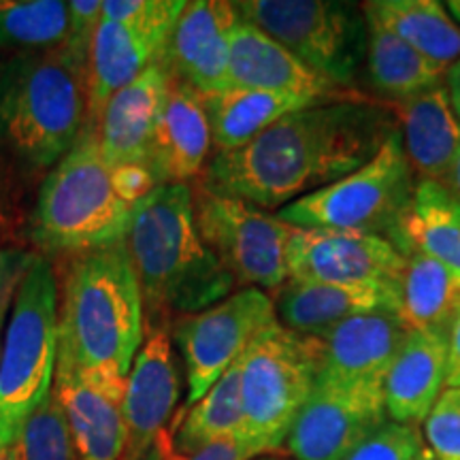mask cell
Here are the masks:
<instances>
[{
	"mask_svg": "<svg viewBox=\"0 0 460 460\" xmlns=\"http://www.w3.org/2000/svg\"><path fill=\"white\" fill-rule=\"evenodd\" d=\"M149 460H158V458H156V452H154V454H152V456H149Z\"/></svg>",
	"mask_w": 460,
	"mask_h": 460,
	"instance_id": "45",
	"label": "cell"
},
{
	"mask_svg": "<svg viewBox=\"0 0 460 460\" xmlns=\"http://www.w3.org/2000/svg\"><path fill=\"white\" fill-rule=\"evenodd\" d=\"M441 186H446L454 194V197L460 199V149H458L456 158H454L450 171H447L446 180L441 181Z\"/></svg>",
	"mask_w": 460,
	"mask_h": 460,
	"instance_id": "41",
	"label": "cell"
},
{
	"mask_svg": "<svg viewBox=\"0 0 460 460\" xmlns=\"http://www.w3.org/2000/svg\"><path fill=\"white\" fill-rule=\"evenodd\" d=\"M275 320L273 298L258 288H243L203 312L177 318L171 335L186 365L188 405L203 399L252 339Z\"/></svg>",
	"mask_w": 460,
	"mask_h": 460,
	"instance_id": "11",
	"label": "cell"
},
{
	"mask_svg": "<svg viewBox=\"0 0 460 460\" xmlns=\"http://www.w3.org/2000/svg\"><path fill=\"white\" fill-rule=\"evenodd\" d=\"M401 252H422L460 273V199L437 181H418Z\"/></svg>",
	"mask_w": 460,
	"mask_h": 460,
	"instance_id": "30",
	"label": "cell"
},
{
	"mask_svg": "<svg viewBox=\"0 0 460 460\" xmlns=\"http://www.w3.org/2000/svg\"><path fill=\"white\" fill-rule=\"evenodd\" d=\"M102 22V0H68V34L65 48L88 62L92 41Z\"/></svg>",
	"mask_w": 460,
	"mask_h": 460,
	"instance_id": "35",
	"label": "cell"
},
{
	"mask_svg": "<svg viewBox=\"0 0 460 460\" xmlns=\"http://www.w3.org/2000/svg\"><path fill=\"white\" fill-rule=\"evenodd\" d=\"M180 399V373L169 329L147 331L132 369L126 377L124 418L128 429L126 460H149L158 437Z\"/></svg>",
	"mask_w": 460,
	"mask_h": 460,
	"instance_id": "17",
	"label": "cell"
},
{
	"mask_svg": "<svg viewBox=\"0 0 460 460\" xmlns=\"http://www.w3.org/2000/svg\"><path fill=\"white\" fill-rule=\"evenodd\" d=\"M393 109L413 175L420 181H444L460 149V119L446 84L394 102Z\"/></svg>",
	"mask_w": 460,
	"mask_h": 460,
	"instance_id": "24",
	"label": "cell"
},
{
	"mask_svg": "<svg viewBox=\"0 0 460 460\" xmlns=\"http://www.w3.org/2000/svg\"><path fill=\"white\" fill-rule=\"evenodd\" d=\"M0 460H15L11 446L9 447H0Z\"/></svg>",
	"mask_w": 460,
	"mask_h": 460,
	"instance_id": "43",
	"label": "cell"
},
{
	"mask_svg": "<svg viewBox=\"0 0 460 460\" xmlns=\"http://www.w3.org/2000/svg\"><path fill=\"white\" fill-rule=\"evenodd\" d=\"M386 420L384 393L318 376L284 446L295 460H345Z\"/></svg>",
	"mask_w": 460,
	"mask_h": 460,
	"instance_id": "13",
	"label": "cell"
},
{
	"mask_svg": "<svg viewBox=\"0 0 460 460\" xmlns=\"http://www.w3.org/2000/svg\"><path fill=\"white\" fill-rule=\"evenodd\" d=\"M88 119V62L65 45L0 66V137L32 169H54Z\"/></svg>",
	"mask_w": 460,
	"mask_h": 460,
	"instance_id": "5",
	"label": "cell"
},
{
	"mask_svg": "<svg viewBox=\"0 0 460 460\" xmlns=\"http://www.w3.org/2000/svg\"><path fill=\"white\" fill-rule=\"evenodd\" d=\"M172 31L137 28L102 20L88 56V119L96 128L102 109L115 92L135 82L149 65L163 58Z\"/></svg>",
	"mask_w": 460,
	"mask_h": 460,
	"instance_id": "23",
	"label": "cell"
},
{
	"mask_svg": "<svg viewBox=\"0 0 460 460\" xmlns=\"http://www.w3.org/2000/svg\"><path fill=\"white\" fill-rule=\"evenodd\" d=\"M271 298L279 324L307 337H322L354 315L401 314L399 292L373 286H337L288 278Z\"/></svg>",
	"mask_w": 460,
	"mask_h": 460,
	"instance_id": "21",
	"label": "cell"
},
{
	"mask_svg": "<svg viewBox=\"0 0 460 460\" xmlns=\"http://www.w3.org/2000/svg\"><path fill=\"white\" fill-rule=\"evenodd\" d=\"M367 31V73L379 94L393 102H401L444 84L447 68L418 54L369 17Z\"/></svg>",
	"mask_w": 460,
	"mask_h": 460,
	"instance_id": "29",
	"label": "cell"
},
{
	"mask_svg": "<svg viewBox=\"0 0 460 460\" xmlns=\"http://www.w3.org/2000/svg\"><path fill=\"white\" fill-rule=\"evenodd\" d=\"M410 326L394 312L348 318L322 335L320 376L343 386L384 393V382Z\"/></svg>",
	"mask_w": 460,
	"mask_h": 460,
	"instance_id": "18",
	"label": "cell"
},
{
	"mask_svg": "<svg viewBox=\"0 0 460 460\" xmlns=\"http://www.w3.org/2000/svg\"><path fill=\"white\" fill-rule=\"evenodd\" d=\"M228 79L230 85L237 88L275 92L315 105L367 99L356 94L354 90L339 88L329 79L320 77L296 56H292L284 45L258 26L245 22L241 15L230 34Z\"/></svg>",
	"mask_w": 460,
	"mask_h": 460,
	"instance_id": "15",
	"label": "cell"
},
{
	"mask_svg": "<svg viewBox=\"0 0 460 460\" xmlns=\"http://www.w3.org/2000/svg\"><path fill=\"white\" fill-rule=\"evenodd\" d=\"M66 34L65 0H0V49L41 54L62 48Z\"/></svg>",
	"mask_w": 460,
	"mask_h": 460,
	"instance_id": "31",
	"label": "cell"
},
{
	"mask_svg": "<svg viewBox=\"0 0 460 460\" xmlns=\"http://www.w3.org/2000/svg\"><path fill=\"white\" fill-rule=\"evenodd\" d=\"M139 278L147 326L169 329L166 315L199 314L233 295V275L200 239L192 190L186 183L156 186L132 211L126 233Z\"/></svg>",
	"mask_w": 460,
	"mask_h": 460,
	"instance_id": "2",
	"label": "cell"
},
{
	"mask_svg": "<svg viewBox=\"0 0 460 460\" xmlns=\"http://www.w3.org/2000/svg\"><path fill=\"white\" fill-rule=\"evenodd\" d=\"M450 332L410 331L384 382V405L390 420L424 424L444 393Z\"/></svg>",
	"mask_w": 460,
	"mask_h": 460,
	"instance_id": "22",
	"label": "cell"
},
{
	"mask_svg": "<svg viewBox=\"0 0 460 460\" xmlns=\"http://www.w3.org/2000/svg\"><path fill=\"white\" fill-rule=\"evenodd\" d=\"M424 439L437 460H460V386L437 399L424 420Z\"/></svg>",
	"mask_w": 460,
	"mask_h": 460,
	"instance_id": "34",
	"label": "cell"
},
{
	"mask_svg": "<svg viewBox=\"0 0 460 460\" xmlns=\"http://www.w3.org/2000/svg\"><path fill=\"white\" fill-rule=\"evenodd\" d=\"M416 186V175L402 149L401 128H396L365 166L281 207L278 217L295 228L376 234L401 252L402 226Z\"/></svg>",
	"mask_w": 460,
	"mask_h": 460,
	"instance_id": "7",
	"label": "cell"
},
{
	"mask_svg": "<svg viewBox=\"0 0 460 460\" xmlns=\"http://www.w3.org/2000/svg\"><path fill=\"white\" fill-rule=\"evenodd\" d=\"M211 152V130L203 99L171 75L169 94L149 141L146 166L156 186L197 181Z\"/></svg>",
	"mask_w": 460,
	"mask_h": 460,
	"instance_id": "19",
	"label": "cell"
},
{
	"mask_svg": "<svg viewBox=\"0 0 460 460\" xmlns=\"http://www.w3.org/2000/svg\"><path fill=\"white\" fill-rule=\"evenodd\" d=\"M200 99H203L207 119H209L214 154L243 147L284 115L315 105V102L275 94V92L237 88V85L203 94Z\"/></svg>",
	"mask_w": 460,
	"mask_h": 460,
	"instance_id": "25",
	"label": "cell"
},
{
	"mask_svg": "<svg viewBox=\"0 0 460 460\" xmlns=\"http://www.w3.org/2000/svg\"><path fill=\"white\" fill-rule=\"evenodd\" d=\"M446 11L460 28V0H450V3H446Z\"/></svg>",
	"mask_w": 460,
	"mask_h": 460,
	"instance_id": "42",
	"label": "cell"
},
{
	"mask_svg": "<svg viewBox=\"0 0 460 460\" xmlns=\"http://www.w3.org/2000/svg\"><path fill=\"white\" fill-rule=\"evenodd\" d=\"M54 390L66 411L77 460H126V377L56 365Z\"/></svg>",
	"mask_w": 460,
	"mask_h": 460,
	"instance_id": "14",
	"label": "cell"
},
{
	"mask_svg": "<svg viewBox=\"0 0 460 460\" xmlns=\"http://www.w3.org/2000/svg\"><path fill=\"white\" fill-rule=\"evenodd\" d=\"M58 298L54 267L37 254L17 288L0 349V447L13 446L28 416L54 388Z\"/></svg>",
	"mask_w": 460,
	"mask_h": 460,
	"instance_id": "6",
	"label": "cell"
},
{
	"mask_svg": "<svg viewBox=\"0 0 460 460\" xmlns=\"http://www.w3.org/2000/svg\"><path fill=\"white\" fill-rule=\"evenodd\" d=\"M322 367V339L298 335L278 320L241 356V439L261 454L279 452L307 402Z\"/></svg>",
	"mask_w": 460,
	"mask_h": 460,
	"instance_id": "8",
	"label": "cell"
},
{
	"mask_svg": "<svg viewBox=\"0 0 460 460\" xmlns=\"http://www.w3.org/2000/svg\"><path fill=\"white\" fill-rule=\"evenodd\" d=\"M407 256L384 237L352 230L295 228L288 243V278L399 292Z\"/></svg>",
	"mask_w": 460,
	"mask_h": 460,
	"instance_id": "12",
	"label": "cell"
},
{
	"mask_svg": "<svg viewBox=\"0 0 460 460\" xmlns=\"http://www.w3.org/2000/svg\"><path fill=\"white\" fill-rule=\"evenodd\" d=\"M446 88H447V94H450V102H452L454 113H456L458 119H460V60L454 66L447 68Z\"/></svg>",
	"mask_w": 460,
	"mask_h": 460,
	"instance_id": "39",
	"label": "cell"
},
{
	"mask_svg": "<svg viewBox=\"0 0 460 460\" xmlns=\"http://www.w3.org/2000/svg\"><path fill=\"white\" fill-rule=\"evenodd\" d=\"M362 13L444 68L460 60V28L437 0H371Z\"/></svg>",
	"mask_w": 460,
	"mask_h": 460,
	"instance_id": "26",
	"label": "cell"
},
{
	"mask_svg": "<svg viewBox=\"0 0 460 460\" xmlns=\"http://www.w3.org/2000/svg\"><path fill=\"white\" fill-rule=\"evenodd\" d=\"M418 460H437V458L433 456V454H430V450L427 447V450H424L422 454H420V458H418Z\"/></svg>",
	"mask_w": 460,
	"mask_h": 460,
	"instance_id": "44",
	"label": "cell"
},
{
	"mask_svg": "<svg viewBox=\"0 0 460 460\" xmlns=\"http://www.w3.org/2000/svg\"><path fill=\"white\" fill-rule=\"evenodd\" d=\"M190 190L200 239L237 286L275 295L288 279V243L295 226L245 200L209 192L199 181Z\"/></svg>",
	"mask_w": 460,
	"mask_h": 460,
	"instance_id": "10",
	"label": "cell"
},
{
	"mask_svg": "<svg viewBox=\"0 0 460 460\" xmlns=\"http://www.w3.org/2000/svg\"><path fill=\"white\" fill-rule=\"evenodd\" d=\"M396 128L394 109L371 99L305 107L243 147L214 154L197 181L261 209L286 207L358 171Z\"/></svg>",
	"mask_w": 460,
	"mask_h": 460,
	"instance_id": "1",
	"label": "cell"
},
{
	"mask_svg": "<svg viewBox=\"0 0 460 460\" xmlns=\"http://www.w3.org/2000/svg\"><path fill=\"white\" fill-rule=\"evenodd\" d=\"M264 460H281V458H264Z\"/></svg>",
	"mask_w": 460,
	"mask_h": 460,
	"instance_id": "46",
	"label": "cell"
},
{
	"mask_svg": "<svg viewBox=\"0 0 460 460\" xmlns=\"http://www.w3.org/2000/svg\"><path fill=\"white\" fill-rule=\"evenodd\" d=\"M11 450L15 460H77L66 411L54 388L28 416Z\"/></svg>",
	"mask_w": 460,
	"mask_h": 460,
	"instance_id": "32",
	"label": "cell"
},
{
	"mask_svg": "<svg viewBox=\"0 0 460 460\" xmlns=\"http://www.w3.org/2000/svg\"><path fill=\"white\" fill-rule=\"evenodd\" d=\"M447 388L460 386V307L454 315L452 329H450V352H447Z\"/></svg>",
	"mask_w": 460,
	"mask_h": 460,
	"instance_id": "38",
	"label": "cell"
},
{
	"mask_svg": "<svg viewBox=\"0 0 460 460\" xmlns=\"http://www.w3.org/2000/svg\"><path fill=\"white\" fill-rule=\"evenodd\" d=\"M243 405H241V358L230 365L203 399L181 410L166 439L172 452L192 454L220 439L241 435Z\"/></svg>",
	"mask_w": 460,
	"mask_h": 460,
	"instance_id": "28",
	"label": "cell"
},
{
	"mask_svg": "<svg viewBox=\"0 0 460 460\" xmlns=\"http://www.w3.org/2000/svg\"><path fill=\"white\" fill-rule=\"evenodd\" d=\"M239 22L228 0H188L160 60L200 96L230 88V34Z\"/></svg>",
	"mask_w": 460,
	"mask_h": 460,
	"instance_id": "16",
	"label": "cell"
},
{
	"mask_svg": "<svg viewBox=\"0 0 460 460\" xmlns=\"http://www.w3.org/2000/svg\"><path fill=\"white\" fill-rule=\"evenodd\" d=\"M169 84V68L163 60H156L111 96L96 124V137L109 163L146 166L149 141L163 113Z\"/></svg>",
	"mask_w": 460,
	"mask_h": 460,
	"instance_id": "20",
	"label": "cell"
},
{
	"mask_svg": "<svg viewBox=\"0 0 460 460\" xmlns=\"http://www.w3.org/2000/svg\"><path fill=\"white\" fill-rule=\"evenodd\" d=\"M460 307V273L437 258L411 252L401 288V318L410 331L450 332Z\"/></svg>",
	"mask_w": 460,
	"mask_h": 460,
	"instance_id": "27",
	"label": "cell"
},
{
	"mask_svg": "<svg viewBox=\"0 0 460 460\" xmlns=\"http://www.w3.org/2000/svg\"><path fill=\"white\" fill-rule=\"evenodd\" d=\"M154 452H156L158 460H252L256 456H262L254 446L247 444V441L241 439L239 435L216 441V444L200 447V450L192 454L172 452L169 439H166V430L158 437Z\"/></svg>",
	"mask_w": 460,
	"mask_h": 460,
	"instance_id": "36",
	"label": "cell"
},
{
	"mask_svg": "<svg viewBox=\"0 0 460 460\" xmlns=\"http://www.w3.org/2000/svg\"><path fill=\"white\" fill-rule=\"evenodd\" d=\"M22 284V281H20ZM17 288L20 286H11L3 296H0V349H3V335H4V322L9 320V309L13 307Z\"/></svg>",
	"mask_w": 460,
	"mask_h": 460,
	"instance_id": "40",
	"label": "cell"
},
{
	"mask_svg": "<svg viewBox=\"0 0 460 460\" xmlns=\"http://www.w3.org/2000/svg\"><path fill=\"white\" fill-rule=\"evenodd\" d=\"M58 298V360L128 377L146 337V307L126 241L71 256Z\"/></svg>",
	"mask_w": 460,
	"mask_h": 460,
	"instance_id": "3",
	"label": "cell"
},
{
	"mask_svg": "<svg viewBox=\"0 0 460 460\" xmlns=\"http://www.w3.org/2000/svg\"><path fill=\"white\" fill-rule=\"evenodd\" d=\"M234 9L320 77L352 90L369 39L362 7L337 0H241Z\"/></svg>",
	"mask_w": 460,
	"mask_h": 460,
	"instance_id": "9",
	"label": "cell"
},
{
	"mask_svg": "<svg viewBox=\"0 0 460 460\" xmlns=\"http://www.w3.org/2000/svg\"><path fill=\"white\" fill-rule=\"evenodd\" d=\"M156 188L146 166H115L85 124L39 190L32 239L48 254H84L126 239L137 203Z\"/></svg>",
	"mask_w": 460,
	"mask_h": 460,
	"instance_id": "4",
	"label": "cell"
},
{
	"mask_svg": "<svg viewBox=\"0 0 460 460\" xmlns=\"http://www.w3.org/2000/svg\"><path fill=\"white\" fill-rule=\"evenodd\" d=\"M424 450L427 439L420 427L388 418L365 441H360L345 460H418Z\"/></svg>",
	"mask_w": 460,
	"mask_h": 460,
	"instance_id": "33",
	"label": "cell"
},
{
	"mask_svg": "<svg viewBox=\"0 0 460 460\" xmlns=\"http://www.w3.org/2000/svg\"><path fill=\"white\" fill-rule=\"evenodd\" d=\"M37 254L15 247H0V296L9 290L11 286H20L24 275L31 271Z\"/></svg>",
	"mask_w": 460,
	"mask_h": 460,
	"instance_id": "37",
	"label": "cell"
}]
</instances>
